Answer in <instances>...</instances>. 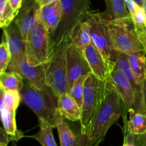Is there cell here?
<instances>
[{"label":"cell","mask_w":146,"mask_h":146,"mask_svg":"<svg viewBox=\"0 0 146 146\" xmlns=\"http://www.w3.org/2000/svg\"><path fill=\"white\" fill-rule=\"evenodd\" d=\"M88 75H84L80 76L74 81L72 87L70 89L69 92L68 93L74 100L78 106L81 108L83 103V96L84 93V86H85V82Z\"/></svg>","instance_id":"27"},{"label":"cell","mask_w":146,"mask_h":146,"mask_svg":"<svg viewBox=\"0 0 146 146\" xmlns=\"http://www.w3.org/2000/svg\"><path fill=\"white\" fill-rule=\"evenodd\" d=\"M56 128L58 131L60 146H92L88 137L81 133L80 135L74 133L61 115L57 121Z\"/></svg>","instance_id":"16"},{"label":"cell","mask_w":146,"mask_h":146,"mask_svg":"<svg viewBox=\"0 0 146 146\" xmlns=\"http://www.w3.org/2000/svg\"><path fill=\"white\" fill-rule=\"evenodd\" d=\"M62 8L61 22L54 35V42H56L65 34H68L75 24L84 21L92 11L90 0H60Z\"/></svg>","instance_id":"8"},{"label":"cell","mask_w":146,"mask_h":146,"mask_svg":"<svg viewBox=\"0 0 146 146\" xmlns=\"http://www.w3.org/2000/svg\"><path fill=\"white\" fill-rule=\"evenodd\" d=\"M47 64L32 66L29 64L26 58L20 64L17 74L23 79L26 80L29 84L36 89L41 90L46 86V71Z\"/></svg>","instance_id":"12"},{"label":"cell","mask_w":146,"mask_h":146,"mask_svg":"<svg viewBox=\"0 0 146 146\" xmlns=\"http://www.w3.org/2000/svg\"><path fill=\"white\" fill-rule=\"evenodd\" d=\"M4 106L9 109L17 111L21 100L20 92L17 91H4Z\"/></svg>","instance_id":"28"},{"label":"cell","mask_w":146,"mask_h":146,"mask_svg":"<svg viewBox=\"0 0 146 146\" xmlns=\"http://www.w3.org/2000/svg\"><path fill=\"white\" fill-rule=\"evenodd\" d=\"M133 1L137 4V5L139 6L140 7H142V8H143L144 0H133Z\"/></svg>","instance_id":"39"},{"label":"cell","mask_w":146,"mask_h":146,"mask_svg":"<svg viewBox=\"0 0 146 146\" xmlns=\"http://www.w3.org/2000/svg\"><path fill=\"white\" fill-rule=\"evenodd\" d=\"M123 146H136L135 135L131 133L125 128H124V141Z\"/></svg>","instance_id":"31"},{"label":"cell","mask_w":146,"mask_h":146,"mask_svg":"<svg viewBox=\"0 0 146 146\" xmlns=\"http://www.w3.org/2000/svg\"><path fill=\"white\" fill-rule=\"evenodd\" d=\"M69 42L68 34L62 36L58 41L54 42L51 57L46 65V85L57 96L68 93L66 54Z\"/></svg>","instance_id":"3"},{"label":"cell","mask_w":146,"mask_h":146,"mask_svg":"<svg viewBox=\"0 0 146 146\" xmlns=\"http://www.w3.org/2000/svg\"><path fill=\"white\" fill-rule=\"evenodd\" d=\"M131 17L138 38L146 53V14L143 8L137 6L136 11Z\"/></svg>","instance_id":"25"},{"label":"cell","mask_w":146,"mask_h":146,"mask_svg":"<svg viewBox=\"0 0 146 146\" xmlns=\"http://www.w3.org/2000/svg\"><path fill=\"white\" fill-rule=\"evenodd\" d=\"M143 9L145 11V13L146 14V0H144L143 1Z\"/></svg>","instance_id":"40"},{"label":"cell","mask_w":146,"mask_h":146,"mask_svg":"<svg viewBox=\"0 0 146 146\" xmlns=\"http://www.w3.org/2000/svg\"><path fill=\"white\" fill-rule=\"evenodd\" d=\"M20 94L23 102L36 114L38 119L45 120L56 128L61 115L58 110V96L49 87L46 86L38 90L25 82Z\"/></svg>","instance_id":"2"},{"label":"cell","mask_w":146,"mask_h":146,"mask_svg":"<svg viewBox=\"0 0 146 146\" xmlns=\"http://www.w3.org/2000/svg\"><path fill=\"white\" fill-rule=\"evenodd\" d=\"M24 79L15 72H4L0 74V87L7 91H17L20 92L24 86Z\"/></svg>","instance_id":"24"},{"label":"cell","mask_w":146,"mask_h":146,"mask_svg":"<svg viewBox=\"0 0 146 146\" xmlns=\"http://www.w3.org/2000/svg\"><path fill=\"white\" fill-rule=\"evenodd\" d=\"M40 5L37 0H23L22 5L14 20L23 40H27L29 34L38 20Z\"/></svg>","instance_id":"11"},{"label":"cell","mask_w":146,"mask_h":146,"mask_svg":"<svg viewBox=\"0 0 146 146\" xmlns=\"http://www.w3.org/2000/svg\"><path fill=\"white\" fill-rule=\"evenodd\" d=\"M4 91L0 87V112L5 108L4 106Z\"/></svg>","instance_id":"36"},{"label":"cell","mask_w":146,"mask_h":146,"mask_svg":"<svg viewBox=\"0 0 146 146\" xmlns=\"http://www.w3.org/2000/svg\"><path fill=\"white\" fill-rule=\"evenodd\" d=\"M115 62V68L119 70L121 74L131 81V84H133V86L136 89L135 78H134V75L133 74L132 69H131V65H130L129 61H128V54L118 52L116 54Z\"/></svg>","instance_id":"26"},{"label":"cell","mask_w":146,"mask_h":146,"mask_svg":"<svg viewBox=\"0 0 146 146\" xmlns=\"http://www.w3.org/2000/svg\"><path fill=\"white\" fill-rule=\"evenodd\" d=\"M12 146H16V145H14H14H13Z\"/></svg>","instance_id":"42"},{"label":"cell","mask_w":146,"mask_h":146,"mask_svg":"<svg viewBox=\"0 0 146 146\" xmlns=\"http://www.w3.org/2000/svg\"><path fill=\"white\" fill-rule=\"evenodd\" d=\"M136 146H146V134L141 135H135Z\"/></svg>","instance_id":"35"},{"label":"cell","mask_w":146,"mask_h":146,"mask_svg":"<svg viewBox=\"0 0 146 146\" xmlns=\"http://www.w3.org/2000/svg\"><path fill=\"white\" fill-rule=\"evenodd\" d=\"M145 81H146V78H145Z\"/></svg>","instance_id":"43"},{"label":"cell","mask_w":146,"mask_h":146,"mask_svg":"<svg viewBox=\"0 0 146 146\" xmlns=\"http://www.w3.org/2000/svg\"><path fill=\"white\" fill-rule=\"evenodd\" d=\"M55 1H56V0H37V1H38V4L40 5V7L46 5V4H50V3H52Z\"/></svg>","instance_id":"38"},{"label":"cell","mask_w":146,"mask_h":146,"mask_svg":"<svg viewBox=\"0 0 146 146\" xmlns=\"http://www.w3.org/2000/svg\"><path fill=\"white\" fill-rule=\"evenodd\" d=\"M126 108L121 95L109 77L106 81L104 95L88 133L92 146H99L109 128L116 123Z\"/></svg>","instance_id":"1"},{"label":"cell","mask_w":146,"mask_h":146,"mask_svg":"<svg viewBox=\"0 0 146 146\" xmlns=\"http://www.w3.org/2000/svg\"><path fill=\"white\" fill-rule=\"evenodd\" d=\"M10 141H11V138H10L9 135L7 133V131L4 130V128L0 127V143L8 145Z\"/></svg>","instance_id":"32"},{"label":"cell","mask_w":146,"mask_h":146,"mask_svg":"<svg viewBox=\"0 0 146 146\" xmlns=\"http://www.w3.org/2000/svg\"><path fill=\"white\" fill-rule=\"evenodd\" d=\"M128 113L129 119L125 121L124 128L133 135L146 134V115L136 112L133 108L128 109Z\"/></svg>","instance_id":"22"},{"label":"cell","mask_w":146,"mask_h":146,"mask_svg":"<svg viewBox=\"0 0 146 146\" xmlns=\"http://www.w3.org/2000/svg\"><path fill=\"white\" fill-rule=\"evenodd\" d=\"M106 9L100 13V15L106 20H114L128 18L131 17L125 6V0H105Z\"/></svg>","instance_id":"20"},{"label":"cell","mask_w":146,"mask_h":146,"mask_svg":"<svg viewBox=\"0 0 146 146\" xmlns=\"http://www.w3.org/2000/svg\"><path fill=\"white\" fill-rule=\"evenodd\" d=\"M83 54L88 61L91 73L98 79L106 81L109 78L111 71L98 48L91 42L83 51Z\"/></svg>","instance_id":"13"},{"label":"cell","mask_w":146,"mask_h":146,"mask_svg":"<svg viewBox=\"0 0 146 146\" xmlns=\"http://www.w3.org/2000/svg\"><path fill=\"white\" fill-rule=\"evenodd\" d=\"M105 86L106 81L98 79L92 73L88 74L84 86L80 119L81 133L87 137L102 103Z\"/></svg>","instance_id":"4"},{"label":"cell","mask_w":146,"mask_h":146,"mask_svg":"<svg viewBox=\"0 0 146 146\" xmlns=\"http://www.w3.org/2000/svg\"><path fill=\"white\" fill-rule=\"evenodd\" d=\"M38 123L39 131L30 137L36 140L42 146H58L53 135L54 127L44 119H38Z\"/></svg>","instance_id":"23"},{"label":"cell","mask_w":146,"mask_h":146,"mask_svg":"<svg viewBox=\"0 0 146 146\" xmlns=\"http://www.w3.org/2000/svg\"><path fill=\"white\" fill-rule=\"evenodd\" d=\"M133 109L136 112L146 115V81H144L141 94L137 97Z\"/></svg>","instance_id":"30"},{"label":"cell","mask_w":146,"mask_h":146,"mask_svg":"<svg viewBox=\"0 0 146 146\" xmlns=\"http://www.w3.org/2000/svg\"><path fill=\"white\" fill-rule=\"evenodd\" d=\"M125 3L128 12L130 13L131 16L133 15L136 11L137 6L138 5L134 2L133 0H125Z\"/></svg>","instance_id":"33"},{"label":"cell","mask_w":146,"mask_h":146,"mask_svg":"<svg viewBox=\"0 0 146 146\" xmlns=\"http://www.w3.org/2000/svg\"><path fill=\"white\" fill-rule=\"evenodd\" d=\"M107 23L114 51L128 55L136 51H144L131 17L107 20Z\"/></svg>","instance_id":"6"},{"label":"cell","mask_w":146,"mask_h":146,"mask_svg":"<svg viewBox=\"0 0 146 146\" xmlns=\"http://www.w3.org/2000/svg\"><path fill=\"white\" fill-rule=\"evenodd\" d=\"M7 1H8V0H0V19H1L3 12H4V9H5Z\"/></svg>","instance_id":"37"},{"label":"cell","mask_w":146,"mask_h":146,"mask_svg":"<svg viewBox=\"0 0 146 146\" xmlns=\"http://www.w3.org/2000/svg\"><path fill=\"white\" fill-rule=\"evenodd\" d=\"M58 110L61 116L66 119L71 121H78L81 119V108L68 93L58 96Z\"/></svg>","instance_id":"19"},{"label":"cell","mask_w":146,"mask_h":146,"mask_svg":"<svg viewBox=\"0 0 146 146\" xmlns=\"http://www.w3.org/2000/svg\"><path fill=\"white\" fill-rule=\"evenodd\" d=\"M54 47L51 36L38 18L25 41V58L32 66L47 64Z\"/></svg>","instance_id":"5"},{"label":"cell","mask_w":146,"mask_h":146,"mask_svg":"<svg viewBox=\"0 0 146 146\" xmlns=\"http://www.w3.org/2000/svg\"><path fill=\"white\" fill-rule=\"evenodd\" d=\"M66 60L68 93L74 81L81 76L91 74V69L82 51L70 42L67 47Z\"/></svg>","instance_id":"10"},{"label":"cell","mask_w":146,"mask_h":146,"mask_svg":"<svg viewBox=\"0 0 146 146\" xmlns=\"http://www.w3.org/2000/svg\"><path fill=\"white\" fill-rule=\"evenodd\" d=\"M11 60L9 50L6 41L0 44V74H3L8 68Z\"/></svg>","instance_id":"29"},{"label":"cell","mask_w":146,"mask_h":146,"mask_svg":"<svg viewBox=\"0 0 146 146\" xmlns=\"http://www.w3.org/2000/svg\"><path fill=\"white\" fill-rule=\"evenodd\" d=\"M128 61L135 78L137 96L141 93L146 78V53L139 51L128 54Z\"/></svg>","instance_id":"17"},{"label":"cell","mask_w":146,"mask_h":146,"mask_svg":"<svg viewBox=\"0 0 146 146\" xmlns=\"http://www.w3.org/2000/svg\"><path fill=\"white\" fill-rule=\"evenodd\" d=\"M91 28V42L98 48L106 62L111 73L115 67L116 51H114L111 42L107 20L100 13L91 12L86 19Z\"/></svg>","instance_id":"7"},{"label":"cell","mask_w":146,"mask_h":146,"mask_svg":"<svg viewBox=\"0 0 146 146\" xmlns=\"http://www.w3.org/2000/svg\"><path fill=\"white\" fill-rule=\"evenodd\" d=\"M3 30L4 38L11 55L8 70L17 73L20 64L25 58V42L14 21L8 27L3 28Z\"/></svg>","instance_id":"9"},{"label":"cell","mask_w":146,"mask_h":146,"mask_svg":"<svg viewBox=\"0 0 146 146\" xmlns=\"http://www.w3.org/2000/svg\"><path fill=\"white\" fill-rule=\"evenodd\" d=\"M4 130L9 135L11 141H18L24 137L23 133L17 129L16 123V111L5 108L0 112Z\"/></svg>","instance_id":"21"},{"label":"cell","mask_w":146,"mask_h":146,"mask_svg":"<svg viewBox=\"0 0 146 146\" xmlns=\"http://www.w3.org/2000/svg\"><path fill=\"white\" fill-rule=\"evenodd\" d=\"M0 29H1V27H0Z\"/></svg>","instance_id":"44"},{"label":"cell","mask_w":146,"mask_h":146,"mask_svg":"<svg viewBox=\"0 0 146 146\" xmlns=\"http://www.w3.org/2000/svg\"><path fill=\"white\" fill-rule=\"evenodd\" d=\"M8 2L11 7V8L18 13L21 5H22L23 0H8Z\"/></svg>","instance_id":"34"},{"label":"cell","mask_w":146,"mask_h":146,"mask_svg":"<svg viewBox=\"0 0 146 146\" xmlns=\"http://www.w3.org/2000/svg\"><path fill=\"white\" fill-rule=\"evenodd\" d=\"M62 17L61 1L56 0L52 3L40 7L38 18L52 36L59 26Z\"/></svg>","instance_id":"15"},{"label":"cell","mask_w":146,"mask_h":146,"mask_svg":"<svg viewBox=\"0 0 146 146\" xmlns=\"http://www.w3.org/2000/svg\"><path fill=\"white\" fill-rule=\"evenodd\" d=\"M8 145L5 143H0V146H7Z\"/></svg>","instance_id":"41"},{"label":"cell","mask_w":146,"mask_h":146,"mask_svg":"<svg viewBox=\"0 0 146 146\" xmlns=\"http://www.w3.org/2000/svg\"><path fill=\"white\" fill-rule=\"evenodd\" d=\"M110 78L121 95L128 111L130 108H133L136 101L137 91L131 81L115 67L110 74Z\"/></svg>","instance_id":"14"},{"label":"cell","mask_w":146,"mask_h":146,"mask_svg":"<svg viewBox=\"0 0 146 146\" xmlns=\"http://www.w3.org/2000/svg\"><path fill=\"white\" fill-rule=\"evenodd\" d=\"M68 38L70 43L83 52L91 42V28L88 21L86 19L75 24L68 33Z\"/></svg>","instance_id":"18"}]
</instances>
